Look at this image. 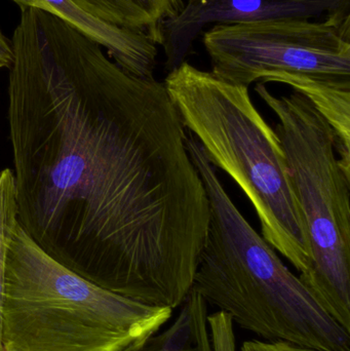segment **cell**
Here are the masks:
<instances>
[{"instance_id":"cell-1","label":"cell","mask_w":350,"mask_h":351,"mask_svg":"<svg viewBox=\"0 0 350 351\" xmlns=\"http://www.w3.org/2000/svg\"><path fill=\"white\" fill-rule=\"evenodd\" d=\"M8 125L18 221L74 274L172 311L190 293L210 202L164 82L132 75L53 14L21 10Z\"/></svg>"},{"instance_id":"cell-2","label":"cell","mask_w":350,"mask_h":351,"mask_svg":"<svg viewBox=\"0 0 350 351\" xmlns=\"http://www.w3.org/2000/svg\"><path fill=\"white\" fill-rule=\"evenodd\" d=\"M186 146L210 202L209 230L191 290L262 341L350 351V332L242 216L191 134Z\"/></svg>"},{"instance_id":"cell-3","label":"cell","mask_w":350,"mask_h":351,"mask_svg":"<svg viewBox=\"0 0 350 351\" xmlns=\"http://www.w3.org/2000/svg\"><path fill=\"white\" fill-rule=\"evenodd\" d=\"M164 84L208 160L229 176L254 206L263 239L304 276L310 266V245L285 154L248 86L187 61L168 72Z\"/></svg>"},{"instance_id":"cell-4","label":"cell","mask_w":350,"mask_h":351,"mask_svg":"<svg viewBox=\"0 0 350 351\" xmlns=\"http://www.w3.org/2000/svg\"><path fill=\"white\" fill-rule=\"evenodd\" d=\"M172 315L74 274L16 225L6 258L3 351H121L160 331Z\"/></svg>"},{"instance_id":"cell-5","label":"cell","mask_w":350,"mask_h":351,"mask_svg":"<svg viewBox=\"0 0 350 351\" xmlns=\"http://www.w3.org/2000/svg\"><path fill=\"white\" fill-rule=\"evenodd\" d=\"M255 92L279 119L275 131L310 245V269L299 278L350 332V176L337 158L336 136L300 93L277 97L263 82Z\"/></svg>"},{"instance_id":"cell-6","label":"cell","mask_w":350,"mask_h":351,"mask_svg":"<svg viewBox=\"0 0 350 351\" xmlns=\"http://www.w3.org/2000/svg\"><path fill=\"white\" fill-rule=\"evenodd\" d=\"M212 73L248 86L271 73L350 82V21L277 19L203 31Z\"/></svg>"},{"instance_id":"cell-7","label":"cell","mask_w":350,"mask_h":351,"mask_svg":"<svg viewBox=\"0 0 350 351\" xmlns=\"http://www.w3.org/2000/svg\"><path fill=\"white\" fill-rule=\"evenodd\" d=\"M350 20V0H187L182 10L162 23L160 45L164 69L172 71L192 53L208 26L277 19Z\"/></svg>"},{"instance_id":"cell-8","label":"cell","mask_w":350,"mask_h":351,"mask_svg":"<svg viewBox=\"0 0 350 351\" xmlns=\"http://www.w3.org/2000/svg\"><path fill=\"white\" fill-rule=\"evenodd\" d=\"M20 8H37L53 14L86 38L100 45L107 56L127 73L154 78L158 45L143 33L113 26L95 18L72 0H10Z\"/></svg>"},{"instance_id":"cell-9","label":"cell","mask_w":350,"mask_h":351,"mask_svg":"<svg viewBox=\"0 0 350 351\" xmlns=\"http://www.w3.org/2000/svg\"><path fill=\"white\" fill-rule=\"evenodd\" d=\"M260 82L287 84L312 103L334 131L339 164L350 176V82L279 72L268 74Z\"/></svg>"},{"instance_id":"cell-10","label":"cell","mask_w":350,"mask_h":351,"mask_svg":"<svg viewBox=\"0 0 350 351\" xmlns=\"http://www.w3.org/2000/svg\"><path fill=\"white\" fill-rule=\"evenodd\" d=\"M95 18L113 26L143 33L160 45V26L176 16L184 0H72Z\"/></svg>"},{"instance_id":"cell-11","label":"cell","mask_w":350,"mask_h":351,"mask_svg":"<svg viewBox=\"0 0 350 351\" xmlns=\"http://www.w3.org/2000/svg\"><path fill=\"white\" fill-rule=\"evenodd\" d=\"M208 306L203 297L191 290L166 329L121 351H213Z\"/></svg>"},{"instance_id":"cell-12","label":"cell","mask_w":350,"mask_h":351,"mask_svg":"<svg viewBox=\"0 0 350 351\" xmlns=\"http://www.w3.org/2000/svg\"><path fill=\"white\" fill-rule=\"evenodd\" d=\"M18 223L14 173L10 169H4L0 172V351H3L1 317L5 291L6 258L10 239Z\"/></svg>"},{"instance_id":"cell-13","label":"cell","mask_w":350,"mask_h":351,"mask_svg":"<svg viewBox=\"0 0 350 351\" xmlns=\"http://www.w3.org/2000/svg\"><path fill=\"white\" fill-rule=\"evenodd\" d=\"M213 351H236L234 323L228 313L218 311L208 315Z\"/></svg>"},{"instance_id":"cell-14","label":"cell","mask_w":350,"mask_h":351,"mask_svg":"<svg viewBox=\"0 0 350 351\" xmlns=\"http://www.w3.org/2000/svg\"><path fill=\"white\" fill-rule=\"evenodd\" d=\"M240 351H316L285 343V342H266L262 340L254 339L244 342Z\"/></svg>"},{"instance_id":"cell-15","label":"cell","mask_w":350,"mask_h":351,"mask_svg":"<svg viewBox=\"0 0 350 351\" xmlns=\"http://www.w3.org/2000/svg\"><path fill=\"white\" fill-rule=\"evenodd\" d=\"M12 62V51L10 40L0 29V64L3 67L10 68Z\"/></svg>"},{"instance_id":"cell-16","label":"cell","mask_w":350,"mask_h":351,"mask_svg":"<svg viewBox=\"0 0 350 351\" xmlns=\"http://www.w3.org/2000/svg\"><path fill=\"white\" fill-rule=\"evenodd\" d=\"M1 68H4L3 66L1 65V64H0V69H1Z\"/></svg>"}]
</instances>
